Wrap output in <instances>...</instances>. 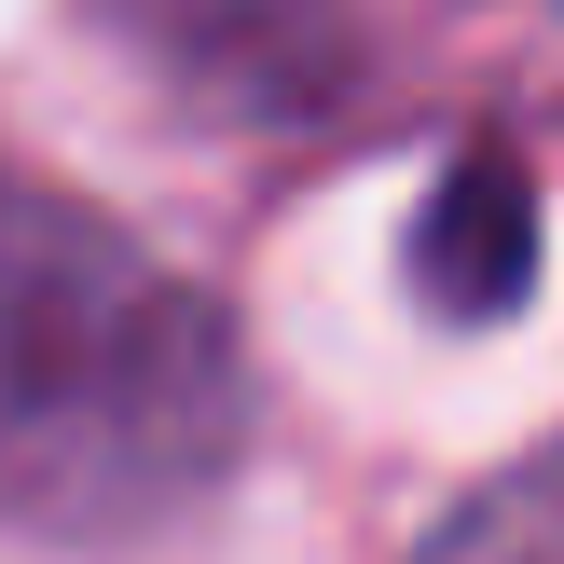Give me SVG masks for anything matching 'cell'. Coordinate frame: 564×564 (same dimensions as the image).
Listing matches in <instances>:
<instances>
[{
  "label": "cell",
  "instance_id": "cell-1",
  "mask_svg": "<svg viewBox=\"0 0 564 564\" xmlns=\"http://www.w3.org/2000/svg\"><path fill=\"white\" fill-rule=\"evenodd\" d=\"M248 455V345L165 248L0 152V538L124 551Z\"/></svg>",
  "mask_w": 564,
  "mask_h": 564
},
{
  "label": "cell",
  "instance_id": "cell-2",
  "mask_svg": "<svg viewBox=\"0 0 564 564\" xmlns=\"http://www.w3.org/2000/svg\"><path fill=\"white\" fill-rule=\"evenodd\" d=\"M193 124H248V138H303L345 124L372 97L358 55V0H83Z\"/></svg>",
  "mask_w": 564,
  "mask_h": 564
},
{
  "label": "cell",
  "instance_id": "cell-3",
  "mask_svg": "<svg viewBox=\"0 0 564 564\" xmlns=\"http://www.w3.org/2000/svg\"><path fill=\"white\" fill-rule=\"evenodd\" d=\"M413 290H427L441 317H510V303L538 290V180H523L510 138H482V152L427 193V220H413Z\"/></svg>",
  "mask_w": 564,
  "mask_h": 564
},
{
  "label": "cell",
  "instance_id": "cell-4",
  "mask_svg": "<svg viewBox=\"0 0 564 564\" xmlns=\"http://www.w3.org/2000/svg\"><path fill=\"white\" fill-rule=\"evenodd\" d=\"M413 564H564V510H551V468H496L455 523H441Z\"/></svg>",
  "mask_w": 564,
  "mask_h": 564
}]
</instances>
